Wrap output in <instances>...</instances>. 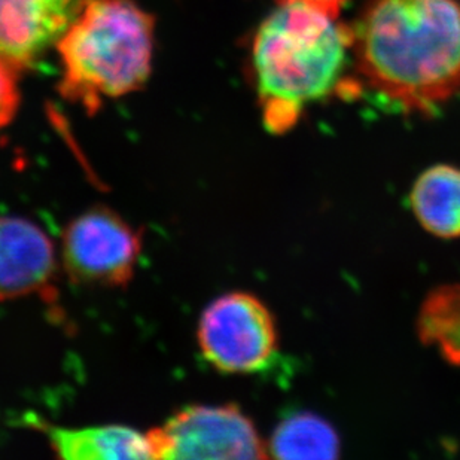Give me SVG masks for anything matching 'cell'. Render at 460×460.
Returning <instances> with one entry per match:
<instances>
[{"mask_svg": "<svg viewBox=\"0 0 460 460\" xmlns=\"http://www.w3.org/2000/svg\"><path fill=\"white\" fill-rule=\"evenodd\" d=\"M352 33L359 74L407 112H434L459 92V0H369Z\"/></svg>", "mask_w": 460, "mask_h": 460, "instance_id": "cell-1", "label": "cell"}, {"mask_svg": "<svg viewBox=\"0 0 460 460\" xmlns=\"http://www.w3.org/2000/svg\"><path fill=\"white\" fill-rule=\"evenodd\" d=\"M352 27L303 4H279L256 31V92L274 135L296 127L305 106L335 92L352 52Z\"/></svg>", "mask_w": 460, "mask_h": 460, "instance_id": "cell-2", "label": "cell"}, {"mask_svg": "<svg viewBox=\"0 0 460 460\" xmlns=\"http://www.w3.org/2000/svg\"><path fill=\"white\" fill-rule=\"evenodd\" d=\"M154 36L155 20L133 0H84L57 40L61 96L96 113L137 92L151 74Z\"/></svg>", "mask_w": 460, "mask_h": 460, "instance_id": "cell-3", "label": "cell"}, {"mask_svg": "<svg viewBox=\"0 0 460 460\" xmlns=\"http://www.w3.org/2000/svg\"><path fill=\"white\" fill-rule=\"evenodd\" d=\"M197 343L212 368L252 374L264 369L278 353V331L262 301L246 292H230L201 313Z\"/></svg>", "mask_w": 460, "mask_h": 460, "instance_id": "cell-4", "label": "cell"}, {"mask_svg": "<svg viewBox=\"0 0 460 460\" xmlns=\"http://www.w3.org/2000/svg\"><path fill=\"white\" fill-rule=\"evenodd\" d=\"M153 459H265L267 446L237 405H190L146 432Z\"/></svg>", "mask_w": 460, "mask_h": 460, "instance_id": "cell-5", "label": "cell"}, {"mask_svg": "<svg viewBox=\"0 0 460 460\" xmlns=\"http://www.w3.org/2000/svg\"><path fill=\"white\" fill-rule=\"evenodd\" d=\"M142 246L139 230L112 208L97 206L66 226L61 262L75 283L122 288L135 276Z\"/></svg>", "mask_w": 460, "mask_h": 460, "instance_id": "cell-6", "label": "cell"}, {"mask_svg": "<svg viewBox=\"0 0 460 460\" xmlns=\"http://www.w3.org/2000/svg\"><path fill=\"white\" fill-rule=\"evenodd\" d=\"M57 255L40 226L26 217H0V301L54 296Z\"/></svg>", "mask_w": 460, "mask_h": 460, "instance_id": "cell-7", "label": "cell"}, {"mask_svg": "<svg viewBox=\"0 0 460 460\" xmlns=\"http://www.w3.org/2000/svg\"><path fill=\"white\" fill-rule=\"evenodd\" d=\"M84 0H0V58L17 74L57 44Z\"/></svg>", "mask_w": 460, "mask_h": 460, "instance_id": "cell-8", "label": "cell"}, {"mask_svg": "<svg viewBox=\"0 0 460 460\" xmlns=\"http://www.w3.org/2000/svg\"><path fill=\"white\" fill-rule=\"evenodd\" d=\"M49 447L60 459H153L148 435L130 426L102 425L60 428L40 423Z\"/></svg>", "mask_w": 460, "mask_h": 460, "instance_id": "cell-9", "label": "cell"}, {"mask_svg": "<svg viewBox=\"0 0 460 460\" xmlns=\"http://www.w3.org/2000/svg\"><path fill=\"white\" fill-rule=\"evenodd\" d=\"M411 206L430 234L460 237V169L435 165L426 170L412 188Z\"/></svg>", "mask_w": 460, "mask_h": 460, "instance_id": "cell-10", "label": "cell"}, {"mask_svg": "<svg viewBox=\"0 0 460 460\" xmlns=\"http://www.w3.org/2000/svg\"><path fill=\"white\" fill-rule=\"evenodd\" d=\"M267 450L276 459H335L340 455V439L322 417L296 412L279 423Z\"/></svg>", "mask_w": 460, "mask_h": 460, "instance_id": "cell-11", "label": "cell"}, {"mask_svg": "<svg viewBox=\"0 0 460 460\" xmlns=\"http://www.w3.org/2000/svg\"><path fill=\"white\" fill-rule=\"evenodd\" d=\"M419 334L443 357L460 365V285L438 288L421 308Z\"/></svg>", "mask_w": 460, "mask_h": 460, "instance_id": "cell-12", "label": "cell"}, {"mask_svg": "<svg viewBox=\"0 0 460 460\" xmlns=\"http://www.w3.org/2000/svg\"><path fill=\"white\" fill-rule=\"evenodd\" d=\"M17 76V72L0 58V128L8 126L17 113L20 104Z\"/></svg>", "mask_w": 460, "mask_h": 460, "instance_id": "cell-13", "label": "cell"}, {"mask_svg": "<svg viewBox=\"0 0 460 460\" xmlns=\"http://www.w3.org/2000/svg\"><path fill=\"white\" fill-rule=\"evenodd\" d=\"M279 4H303L319 9L331 17L339 18L340 9L343 8L346 0H278Z\"/></svg>", "mask_w": 460, "mask_h": 460, "instance_id": "cell-14", "label": "cell"}]
</instances>
